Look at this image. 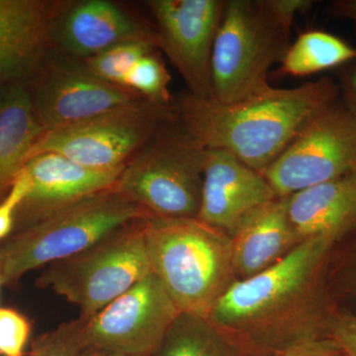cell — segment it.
Returning a JSON list of instances; mask_svg holds the SVG:
<instances>
[{"label": "cell", "instance_id": "6da1fadb", "mask_svg": "<svg viewBox=\"0 0 356 356\" xmlns=\"http://www.w3.org/2000/svg\"><path fill=\"white\" fill-rule=\"evenodd\" d=\"M339 238H306L266 270L236 280L211 320L275 355L288 346L330 337L339 306L327 285V264Z\"/></svg>", "mask_w": 356, "mask_h": 356}, {"label": "cell", "instance_id": "7a4b0ae2", "mask_svg": "<svg viewBox=\"0 0 356 356\" xmlns=\"http://www.w3.org/2000/svg\"><path fill=\"white\" fill-rule=\"evenodd\" d=\"M339 98L336 79L321 76L295 88L270 86L233 103L188 92L172 106L178 124L204 149L228 152L262 173L314 115Z\"/></svg>", "mask_w": 356, "mask_h": 356}, {"label": "cell", "instance_id": "3957f363", "mask_svg": "<svg viewBox=\"0 0 356 356\" xmlns=\"http://www.w3.org/2000/svg\"><path fill=\"white\" fill-rule=\"evenodd\" d=\"M152 273L180 313L209 317L236 282L231 236L197 218L144 220Z\"/></svg>", "mask_w": 356, "mask_h": 356}, {"label": "cell", "instance_id": "277c9868", "mask_svg": "<svg viewBox=\"0 0 356 356\" xmlns=\"http://www.w3.org/2000/svg\"><path fill=\"white\" fill-rule=\"evenodd\" d=\"M152 216L115 187L16 232L0 245L4 284L83 252L136 220Z\"/></svg>", "mask_w": 356, "mask_h": 356}, {"label": "cell", "instance_id": "5b68a950", "mask_svg": "<svg viewBox=\"0 0 356 356\" xmlns=\"http://www.w3.org/2000/svg\"><path fill=\"white\" fill-rule=\"evenodd\" d=\"M292 26L268 0H226L211 58V97L233 103L270 88L269 74L289 47Z\"/></svg>", "mask_w": 356, "mask_h": 356}, {"label": "cell", "instance_id": "8992f818", "mask_svg": "<svg viewBox=\"0 0 356 356\" xmlns=\"http://www.w3.org/2000/svg\"><path fill=\"white\" fill-rule=\"evenodd\" d=\"M204 153L173 121L124 166L114 187L152 216L197 218Z\"/></svg>", "mask_w": 356, "mask_h": 356}, {"label": "cell", "instance_id": "52a82bcc", "mask_svg": "<svg viewBox=\"0 0 356 356\" xmlns=\"http://www.w3.org/2000/svg\"><path fill=\"white\" fill-rule=\"evenodd\" d=\"M147 218V217H146ZM144 220H136L83 252L46 266L37 286L49 288L88 318L152 273Z\"/></svg>", "mask_w": 356, "mask_h": 356}, {"label": "cell", "instance_id": "ba28073f", "mask_svg": "<svg viewBox=\"0 0 356 356\" xmlns=\"http://www.w3.org/2000/svg\"><path fill=\"white\" fill-rule=\"evenodd\" d=\"M177 120L172 105L147 102L44 133L31 158L56 153L99 172H118L163 127Z\"/></svg>", "mask_w": 356, "mask_h": 356}, {"label": "cell", "instance_id": "9c48e42d", "mask_svg": "<svg viewBox=\"0 0 356 356\" xmlns=\"http://www.w3.org/2000/svg\"><path fill=\"white\" fill-rule=\"evenodd\" d=\"M356 172V118L341 97L308 121L262 172L277 196Z\"/></svg>", "mask_w": 356, "mask_h": 356}, {"label": "cell", "instance_id": "30bf717a", "mask_svg": "<svg viewBox=\"0 0 356 356\" xmlns=\"http://www.w3.org/2000/svg\"><path fill=\"white\" fill-rule=\"evenodd\" d=\"M179 313L149 273L92 317L83 318L84 350L151 356Z\"/></svg>", "mask_w": 356, "mask_h": 356}, {"label": "cell", "instance_id": "8fae6325", "mask_svg": "<svg viewBox=\"0 0 356 356\" xmlns=\"http://www.w3.org/2000/svg\"><path fill=\"white\" fill-rule=\"evenodd\" d=\"M226 0H149L159 51L198 97H211V58Z\"/></svg>", "mask_w": 356, "mask_h": 356}, {"label": "cell", "instance_id": "7c38bea8", "mask_svg": "<svg viewBox=\"0 0 356 356\" xmlns=\"http://www.w3.org/2000/svg\"><path fill=\"white\" fill-rule=\"evenodd\" d=\"M34 100L40 121L48 132L137 106L149 99L103 81L83 65L51 70L40 84Z\"/></svg>", "mask_w": 356, "mask_h": 356}, {"label": "cell", "instance_id": "4fadbf2b", "mask_svg": "<svg viewBox=\"0 0 356 356\" xmlns=\"http://www.w3.org/2000/svg\"><path fill=\"white\" fill-rule=\"evenodd\" d=\"M276 196L261 172L228 152L205 149L201 222L231 236L248 215Z\"/></svg>", "mask_w": 356, "mask_h": 356}, {"label": "cell", "instance_id": "5bb4252c", "mask_svg": "<svg viewBox=\"0 0 356 356\" xmlns=\"http://www.w3.org/2000/svg\"><path fill=\"white\" fill-rule=\"evenodd\" d=\"M31 188L16 216V232L77 201L115 186L122 170L99 172L56 153H41L25 165Z\"/></svg>", "mask_w": 356, "mask_h": 356}, {"label": "cell", "instance_id": "9a60e30c", "mask_svg": "<svg viewBox=\"0 0 356 356\" xmlns=\"http://www.w3.org/2000/svg\"><path fill=\"white\" fill-rule=\"evenodd\" d=\"M232 241L236 280H243L277 264L303 242L288 215V196H276L238 225Z\"/></svg>", "mask_w": 356, "mask_h": 356}, {"label": "cell", "instance_id": "2e32d148", "mask_svg": "<svg viewBox=\"0 0 356 356\" xmlns=\"http://www.w3.org/2000/svg\"><path fill=\"white\" fill-rule=\"evenodd\" d=\"M58 6L44 0H0V83L19 79L39 62Z\"/></svg>", "mask_w": 356, "mask_h": 356}, {"label": "cell", "instance_id": "e0dca14e", "mask_svg": "<svg viewBox=\"0 0 356 356\" xmlns=\"http://www.w3.org/2000/svg\"><path fill=\"white\" fill-rule=\"evenodd\" d=\"M60 40L69 53L86 60L125 42L156 41V29L140 25L112 2L88 0L72 6L65 14Z\"/></svg>", "mask_w": 356, "mask_h": 356}, {"label": "cell", "instance_id": "ac0fdd59", "mask_svg": "<svg viewBox=\"0 0 356 356\" xmlns=\"http://www.w3.org/2000/svg\"><path fill=\"white\" fill-rule=\"evenodd\" d=\"M288 215L303 241L343 238L356 227V172L288 196Z\"/></svg>", "mask_w": 356, "mask_h": 356}, {"label": "cell", "instance_id": "d6986e66", "mask_svg": "<svg viewBox=\"0 0 356 356\" xmlns=\"http://www.w3.org/2000/svg\"><path fill=\"white\" fill-rule=\"evenodd\" d=\"M46 133L34 96L21 84L0 91V196L7 193Z\"/></svg>", "mask_w": 356, "mask_h": 356}, {"label": "cell", "instance_id": "ffe728a7", "mask_svg": "<svg viewBox=\"0 0 356 356\" xmlns=\"http://www.w3.org/2000/svg\"><path fill=\"white\" fill-rule=\"evenodd\" d=\"M151 356H275L210 318L179 313Z\"/></svg>", "mask_w": 356, "mask_h": 356}, {"label": "cell", "instance_id": "44dd1931", "mask_svg": "<svg viewBox=\"0 0 356 356\" xmlns=\"http://www.w3.org/2000/svg\"><path fill=\"white\" fill-rule=\"evenodd\" d=\"M355 62L356 47L332 33L311 29L300 33L290 43L273 74L280 77H305L334 72Z\"/></svg>", "mask_w": 356, "mask_h": 356}, {"label": "cell", "instance_id": "7402d4cb", "mask_svg": "<svg viewBox=\"0 0 356 356\" xmlns=\"http://www.w3.org/2000/svg\"><path fill=\"white\" fill-rule=\"evenodd\" d=\"M156 40H135L107 49L95 57L83 60L88 72L107 81L123 88V83L136 63L149 51L156 50Z\"/></svg>", "mask_w": 356, "mask_h": 356}, {"label": "cell", "instance_id": "603a6c76", "mask_svg": "<svg viewBox=\"0 0 356 356\" xmlns=\"http://www.w3.org/2000/svg\"><path fill=\"white\" fill-rule=\"evenodd\" d=\"M159 49L149 51L136 63L129 72L123 88L132 90L151 102L163 105L170 103V74L165 62L158 53Z\"/></svg>", "mask_w": 356, "mask_h": 356}, {"label": "cell", "instance_id": "cb8c5ba5", "mask_svg": "<svg viewBox=\"0 0 356 356\" xmlns=\"http://www.w3.org/2000/svg\"><path fill=\"white\" fill-rule=\"evenodd\" d=\"M84 320L63 323L56 329L37 337L31 350L24 356H83V327Z\"/></svg>", "mask_w": 356, "mask_h": 356}, {"label": "cell", "instance_id": "d4e9b609", "mask_svg": "<svg viewBox=\"0 0 356 356\" xmlns=\"http://www.w3.org/2000/svg\"><path fill=\"white\" fill-rule=\"evenodd\" d=\"M31 323L19 312L0 307V355L24 356Z\"/></svg>", "mask_w": 356, "mask_h": 356}, {"label": "cell", "instance_id": "484cf974", "mask_svg": "<svg viewBox=\"0 0 356 356\" xmlns=\"http://www.w3.org/2000/svg\"><path fill=\"white\" fill-rule=\"evenodd\" d=\"M31 188L29 175L23 168L14 180L6 197L0 202V242L10 236L15 229L16 216Z\"/></svg>", "mask_w": 356, "mask_h": 356}, {"label": "cell", "instance_id": "4316f807", "mask_svg": "<svg viewBox=\"0 0 356 356\" xmlns=\"http://www.w3.org/2000/svg\"><path fill=\"white\" fill-rule=\"evenodd\" d=\"M275 356H348L331 337L305 339L278 351Z\"/></svg>", "mask_w": 356, "mask_h": 356}, {"label": "cell", "instance_id": "83f0119b", "mask_svg": "<svg viewBox=\"0 0 356 356\" xmlns=\"http://www.w3.org/2000/svg\"><path fill=\"white\" fill-rule=\"evenodd\" d=\"M330 337L348 356H356V315L339 309L332 323Z\"/></svg>", "mask_w": 356, "mask_h": 356}, {"label": "cell", "instance_id": "f1b7e54d", "mask_svg": "<svg viewBox=\"0 0 356 356\" xmlns=\"http://www.w3.org/2000/svg\"><path fill=\"white\" fill-rule=\"evenodd\" d=\"M343 236L353 243L344 255L343 264L339 266V283L341 291L351 297L356 304V227Z\"/></svg>", "mask_w": 356, "mask_h": 356}, {"label": "cell", "instance_id": "f546056e", "mask_svg": "<svg viewBox=\"0 0 356 356\" xmlns=\"http://www.w3.org/2000/svg\"><path fill=\"white\" fill-rule=\"evenodd\" d=\"M339 97L356 118V62L334 70Z\"/></svg>", "mask_w": 356, "mask_h": 356}, {"label": "cell", "instance_id": "4dcf8cb0", "mask_svg": "<svg viewBox=\"0 0 356 356\" xmlns=\"http://www.w3.org/2000/svg\"><path fill=\"white\" fill-rule=\"evenodd\" d=\"M327 13L337 19L350 21L356 31V0H334L327 6Z\"/></svg>", "mask_w": 356, "mask_h": 356}, {"label": "cell", "instance_id": "1f68e13d", "mask_svg": "<svg viewBox=\"0 0 356 356\" xmlns=\"http://www.w3.org/2000/svg\"><path fill=\"white\" fill-rule=\"evenodd\" d=\"M83 356H136L119 355V353H102V351L86 350Z\"/></svg>", "mask_w": 356, "mask_h": 356}, {"label": "cell", "instance_id": "d6a6232c", "mask_svg": "<svg viewBox=\"0 0 356 356\" xmlns=\"http://www.w3.org/2000/svg\"><path fill=\"white\" fill-rule=\"evenodd\" d=\"M4 284L3 273H2L1 264H0V296H1V289Z\"/></svg>", "mask_w": 356, "mask_h": 356}]
</instances>
